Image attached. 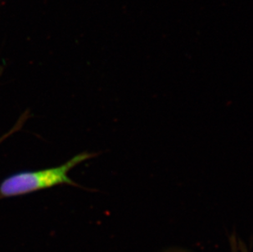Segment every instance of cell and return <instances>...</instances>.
<instances>
[{
  "instance_id": "cell-1",
  "label": "cell",
  "mask_w": 253,
  "mask_h": 252,
  "mask_svg": "<svg viewBox=\"0 0 253 252\" xmlns=\"http://www.w3.org/2000/svg\"><path fill=\"white\" fill-rule=\"evenodd\" d=\"M97 156V153L82 152L59 167L13 174L0 184V197L23 195L62 184L77 186L68 176V173L82 162Z\"/></svg>"
},
{
  "instance_id": "cell-2",
  "label": "cell",
  "mask_w": 253,
  "mask_h": 252,
  "mask_svg": "<svg viewBox=\"0 0 253 252\" xmlns=\"http://www.w3.org/2000/svg\"><path fill=\"white\" fill-rule=\"evenodd\" d=\"M184 252V251H172V252Z\"/></svg>"
},
{
  "instance_id": "cell-3",
  "label": "cell",
  "mask_w": 253,
  "mask_h": 252,
  "mask_svg": "<svg viewBox=\"0 0 253 252\" xmlns=\"http://www.w3.org/2000/svg\"><path fill=\"white\" fill-rule=\"evenodd\" d=\"M2 138H1V139H0V143H1V142H2Z\"/></svg>"
}]
</instances>
